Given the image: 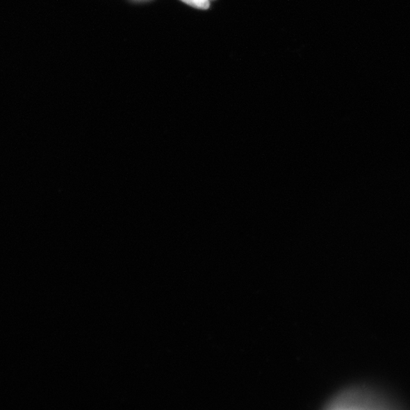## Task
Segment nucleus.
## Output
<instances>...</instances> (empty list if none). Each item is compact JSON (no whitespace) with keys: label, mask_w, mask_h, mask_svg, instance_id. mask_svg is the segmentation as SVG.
Instances as JSON below:
<instances>
[{"label":"nucleus","mask_w":410,"mask_h":410,"mask_svg":"<svg viewBox=\"0 0 410 410\" xmlns=\"http://www.w3.org/2000/svg\"><path fill=\"white\" fill-rule=\"evenodd\" d=\"M181 1L199 10H208L210 6L209 0H181Z\"/></svg>","instance_id":"nucleus-1"},{"label":"nucleus","mask_w":410,"mask_h":410,"mask_svg":"<svg viewBox=\"0 0 410 410\" xmlns=\"http://www.w3.org/2000/svg\"><path fill=\"white\" fill-rule=\"evenodd\" d=\"M209 1H214V0H209Z\"/></svg>","instance_id":"nucleus-2"}]
</instances>
